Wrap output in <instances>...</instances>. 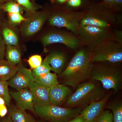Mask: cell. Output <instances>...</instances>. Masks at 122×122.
Here are the masks:
<instances>
[{
	"mask_svg": "<svg viewBox=\"0 0 122 122\" xmlns=\"http://www.w3.org/2000/svg\"><path fill=\"white\" fill-rule=\"evenodd\" d=\"M94 64L89 49L82 46L77 50L60 75L64 80V85L75 89L90 79Z\"/></svg>",
	"mask_w": 122,
	"mask_h": 122,
	"instance_id": "6da1fadb",
	"label": "cell"
},
{
	"mask_svg": "<svg viewBox=\"0 0 122 122\" xmlns=\"http://www.w3.org/2000/svg\"><path fill=\"white\" fill-rule=\"evenodd\" d=\"M81 25H91L103 29H117L122 18L102 2L88 6L79 11Z\"/></svg>",
	"mask_w": 122,
	"mask_h": 122,
	"instance_id": "7a4b0ae2",
	"label": "cell"
},
{
	"mask_svg": "<svg viewBox=\"0 0 122 122\" xmlns=\"http://www.w3.org/2000/svg\"><path fill=\"white\" fill-rule=\"evenodd\" d=\"M76 89L66 99V107L83 108L93 102L101 100L106 95L100 82L91 79L81 83Z\"/></svg>",
	"mask_w": 122,
	"mask_h": 122,
	"instance_id": "3957f363",
	"label": "cell"
},
{
	"mask_svg": "<svg viewBox=\"0 0 122 122\" xmlns=\"http://www.w3.org/2000/svg\"><path fill=\"white\" fill-rule=\"evenodd\" d=\"M94 63L91 79L99 82L104 89L113 90L115 93L122 90L121 63L100 62Z\"/></svg>",
	"mask_w": 122,
	"mask_h": 122,
	"instance_id": "277c9868",
	"label": "cell"
},
{
	"mask_svg": "<svg viewBox=\"0 0 122 122\" xmlns=\"http://www.w3.org/2000/svg\"><path fill=\"white\" fill-rule=\"evenodd\" d=\"M82 46L90 50L108 39L122 38V30L103 29L91 25H80L77 35Z\"/></svg>",
	"mask_w": 122,
	"mask_h": 122,
	"instance_id": "5b68a950",
	"label": "cell"
},
{
	"mask_svg": "<svg viewBox=\"0 0 122 122\" xmlns=\"http://www.w3.org/2000/svg\"><path fill=\"white\" fill-rule=\"evenodd\" d=\"M90 51L92 61L93 63H122V38H115L108 39Z\"/></svg>",
	"mask_w": 122,
	"mask_h": 122,
	"instance_id": "8992f818",
	"label": "cell"
},
{
	"mask_svg": "<svg viewBox=\"0 0 122 122\" xmlns=\"http://www.w3.org/2000/svg\"><path fill=\"white\" fill-rule=\"evenodd\" d=\"M35 114L48 122H67L79 115L83 108H69L49 104L34 106Z\"/></svg>",
	"mask_w": 122,
	"mask_h": 122,
	"instance_id": "52a82bcc",
	"label": "cell"
},
{
	"mask_svg": "<svg viewBox=\"0 0 122 122\" xmlns=\"http://www.w3.org/2000/svg\"><path fill=\"white\" fill-rule=\"evenodd\" d=\"M48 20L51 26L66 29L77 35L81 25L79 11H71L66 8L51 13Z\"/></svg>",
	"mask_w": 122,
	"mask_h": 122,
	"instance_id": "ba28073f",
	"label": "cell"
},
{
	"mask_svg": "<svg viewBox=\"0 0 122 122\" xmlns=\"http://www.w3.org/2000/svg\"><path fill=\"white\" fill-rule=\"evenodd\" d=\"M41 41L45 47L51 44H61L73 50L77 51L83 46L78 36L66 29L50 31L42 37Z\"/></svg>",
	"mask_w": 122,
	"mask_h": 122,
	"instance_id": "9c48e42d",
	"label": "cell"
},
{
	"mask_svg": "<svg viewBox=\"0 0 122 122\" xmlns=\"http://www.w3.org/2000/svg\"><path fill=\"white\" fill-rule=\"evenodd\" d=\"M30 12L21 28L22 33L25 36H30L38 32L48 20L51 13L47 11Z\"/></svg>",
	"mask_w": 122,
	"mask_h": 122,
	"instance_id": "30bf717a",
	"label": "cell"
},
{
	"mask_svg": "<svg viewBox=\"0 0 122 122\" xmlns=\"http://www.w3.org/2000/svg\"><path fill=\"white\" fill-rule=\"evenodd\" d=\"M8 82L10 86L19 91L29 88L34 82V78L31 70L19 65L18 71Z\"/></svg>",
	"mask_w": 122,
	"mask_h": 122,
	"instance_id": "8fae6325",
	"label": "cell"
},
{
	"mask_svg": "<svg viewBox=\"0 0 122 122\" xmlns=\"http://www.w3.org/2000/svg\"><path fill=\"white\" fill-rule=\"evenodd\" d=\"M110 95H106L101 100L93 102L83 107L80 114L86 122H96L104 111V108Z\"/></svg>",
	"mask_w": 122,
	"mask_h": 122,
	"instance_id": "7c38bea8",
	"label": "cell"
},
{
	"mask_svg": "<svg viewBox=\"0 0 122 122\" xmlns=\"http://www.w3.org/2000/svg\"><path fill=\"white\" fill-rule=\"evenodd\" d=\"M10 94L15 100L17 107L23 110L30 111L35 114L33 99L29 90L24 89L10 92Z\"/></svg>",
	"mask_w": 122,
	"mask_h": 122,
	"instance_id": "4fadbf2b",
	"label": "cell"
},
{
	"mask_svg": "<svg viewBox=\"0 0 122 122\" xmlns=\"http://www.w3.org/2000/svg\"><path fill=\"white\" fill-rule=\"evenodd\" d=\"M32 96L34 106H46L50 104L49 92L50 88L44 87L33 82L29 87Z\"/></svg>",
	"mask_w": 122,
	"mask_h": 122,
	"instance_id": "5bb4252c",
	"label": "cell"
},
{
	"mask_svg": "<svg viewBox=\"0 0 122 122\" xmlns=\"http://www.w3.org/2000/svg\"><path fill=\"white\" fill-rule=\"evenodd\" d=\"M71 94V90L66 85L59 84L56 85L50 90V103L60 106Z\"/></svg>",
	"mask_w": 122,
	"mask_h": 122,
	"instance_id": "9a60e30c",
	"label": "cell"
},
{
	"mask_svg": "<svg viewBox=\"0 0 122 122\" xmlns=\"http://www.w3.org/2000/svg\"><path fill=\"white\" fill-rule=\"evenodd\" d=\"M52 71L60 75L65 69L66 62V55L61 51H55L51 53L46 57Z\"/></svg>",
	"mask_w": 122,
	"mask_h": 122,
	"instance_id": "2e32d148",
	"label": "cell"
},
{
	"mask_svg": "<svg viewBox=\"0 0 122 122\" xmlns=\"http://www.w3.org/2000/svg\"><path fill=\"white\" fill-rule=\"evenodd\" d=\"M19 69L4 59L0 60V81H8L13 77Z\"/></svg>",
	"mask_w": 122,
	"mask_h": 122,
	"instance_id": "e0dca14e",
	"label": "cell"
},
{
	"mask_svg": "<svg viewBox=\"0 0 122 122\" xmlns=\"http://www.w3.org/2000/svg\"><path fill=\"white\" fill-rule=\"evenodd\" d=\"M9 114L13 122H35L34 118L25 111L16 106H11Z\"/></svg>",
	"mask_w": 122,
	"mask_h": 122,
	"instance_id": "ac0fdd59",
	"label": "cell"
},
{
	"mask_svg": "<svg viewBox=\"0 0 122 122\" xmlns=\"http://www.w3.org/2000/svg\"><path fill=\"white\" fill-rule=\"evenodd\" d=\"M34 82L49 88H51L59 84L57 74L51 72L35 78Z\"/></svg>",
	"mask_w": 122,
	"mask_h": 122,
	"instance_id": "d6986e66",
	"label": "cell"
},
{
	"mask_svg": "<svg viewBox=\"0 0 122 122\" xmlns=\"http://www.w3.org/2000/svg\"><path fill=\"white\" fill-rule=\"evenodd\" d=\"M5 55L6 56V60L13 65H17L20 62L21 54L17 46L7 45Z\"/></svg>",
	"mask_w": 122,
	"mask_h": 122,
	"instance_id": "ffe728a7",
	"label": "cell"
},
{
	"mask_svg": "<svg viewBox=\"0 0 122 122\" xmlns=\"http://www.w3.org/2000/svg\"><path fill=\"white\" fill-rule=\"evenodd\" d=\"M2 38L6 45L17 46L18 45V39L15 33L8 27H5L2 30Z\"/></svg>",
	"mask_w": 122,
	"mask_h": 122,
	"instance_id": "44dd1931",
	"label": "cell"
},
{
	"mask_svg": "<svg viewBox=\"0 0 122 122\" xmlns=\"http://www.w3.org/2000/svg\"><path fill=\"white\" fill-rule=\"evenodd\" d=\"M107 106V108L112 112L113 122H122V102H114L110 103Z\"/></svg>",
	"mask_w": 122,
	"mask_h": 122,
	"instance_id": "7402d4cb",
	"label": "cell"
},
{
	"mask_svg": "<svg viewBox=\"0 0 122 122\" xmlns=\"http://www.w3.org/2000/svg\"><path fill=\"white\" fill-rule=\"evenodd\" d=\"M0 8L8 13H20L24 12L23 8L17 3L12 1H7L0 6Z\"/></svg>",
	"mask_w": 122,
	"mask_h": 122,
	"instance_id": "603a6c76",
	"label": "cell"
},
{
	"mask_svg": "<svg viewBox=\"0 0 122 122\" xmlns=\"http://www.w3.org/2000/svg\"><path fill=\"white\" fill-rule=\"evenodd\" d=\"M51 71H52V69L45 58L42 61L41 65L33 69L32 73L33 76L35 78L49 73Z\"/></svg>",
	"mask_w": 122,
	"mask_h": 122,
	"instance_id": "cb8c5ba5",
	"label": "cell"
},
{
	"mask_svg": "<svg viewBox=\"0 0 122 122\" xmlns=\"http://www.w3.org/2000/svg\"><path fill=\"white\" fill-rule=\"evenodd\" d=\"M8 81H0V97L4 99L7 106H10L11 96L8 89Z\"/></svg>",
	"mask_w": 122,
	"mask_h": 122,
	"instance_id": "d4e9b609",
	"label": "cell"
},
{
	"mask_svg": "<svg viewBox=\"0 0 122 122\" xmlns=\"http://www.w3.org/2000/svg\"><path fill=\"white\" fill-rule=\"evenodd\" d=\"M102 3L115 13H118L122 10V0H103Z\"/></svg>",
	"mask_w": 122,
	"mask_h": 122,
	"instance_id": "484cf974",
	"label": "cell"
},
{
	"mask_svg": "<svg viewBox=\"0 0 122 122\" xmlns=\"http://www.w3.org/2000/svg\"><path fill=\"white\" fill-rule=\"evenodd\" d=\"M28 62L30 68L34 69L41 65L42 62V58L41 55H35L30 56Z\"/></svg>",
	"mask_w": 122,
	"mask_h": 122,
	"instance_id": "4316f807",
	"label": "cell"
},
{
	"mask_svg": "<svg viewBox=\"0 0 122 122\" xmlns=\"http://www.w3.org/2000/svg\"><path fill=\"white\" fill-rule=\"evenodd\" d=\"M9 19L11 24L18 25L24 22L26 20V18L24 17L20 13H8Z\"/></svg>",
	"mask_w": 122,
	"mask_h": 122,
	"instance_id": "83f0119b",
	"label": "cell"
},
{
	"mask_svg": "<svg viewBox=\"0 0 122 122\" xmlns=\"http://www.w3.org/2000/svg\"><path fill=\"white\" fill-rule=\"evenodd\" d=\"M96 122H113L111 112L109 110L103 111Z\"/></svg>",
	"mask_w": 122,
	"mask_h": 122,
	"instance_id": "f1b7e54d",
	"label": "cell"
},
{
	"mask_svg": "<svg viewBox=\"0 0 122 122\" xmlns=\"http://www.w3.org/2000/svg\"><path fill=\"white\" fill-rule=\"evenodd\" d=\"M18 4L21 7L25 8L26 10L30 12L35 11L36 7L30 2V0H16Z\"/></svg>",
	"mask_w": 122,
	"mask_h": 122,
	"instance_id": "f546056e",
	"label": "cell"
},
{
	"mask_svg": "<svg viewBox=\"0 0 122 122\" xmlns=\"http://www.w3.org/2000/svg\"><path fill=\"white\" fill-rule=\"evenodd\" d=\"M66 3L68 8L67 9L71 10L80 8L83 5V0H67Z\"/></svg>",
	"mask_w": 122,
	"mask_h": 122,
	"instance_id": "4dcf8cb0",
	"label": "cell"
},
{
	"mask_svg": "<svg viewBox=\"0 0 122 122\" xmlns=\"http://www.w3.org/2000/svg\"><path fill=\"white\" fill-rule=\"evenodd\" d=\"M6 46L2 38V33L0 30V60L3 59L5 53Z\"/></svg>",
	"mask_w": 122,
	"mask_h": 122,
	"instance_id": "1f68e13d",
	"label": "cell"
},
{
	"mask_svg": "<svg viewBox=\"0 0 122 122\" xmlns=\"http://www.w3.org/2000/svg\"><path fill=\"white\" fill-rule=\"evenodd\" d=\"M67 122H86L85 118L81 114L73 118Z\"/></svg>",
	"mask_w": 122,
	"mask_h": 122,
	"instance_id": "d6a6232c",
	"label": "cell"
},
{
	"mask_svg": "<svg viewBox=\"0 0 122 122\" xmlns=\"http://www.w3.org/2000/svg\"><path fill=\"white\" fill-rule=\"evenodd\" d=\"M8 112V109L6 105L0 107V117L3 118L7 115Z\"/></svg>",
	"mask_w": 122,
	"mask_h": 122,
	"instance_id": "836d02e7",
	"label": "cell"
},
{
	"mask_svg": "<svg viewBox=\"0 0 122 122\" xmlns=\"http://www.w3.org/2000/svg\"><path fill=\"white\" fill-rule=\"evenodd\" d=\"M0 122H13L11 119L9 114L4 117L3 118L2 120L0 121Z\"/></svg>",
	"mask_w": 122,
	"mask_h": 122,
	"instance_id": "e575fe53",
	"label": "cell"
},
{
	"mask_svg": "<svg viewBox=\"0 0 122 122\" xmlns=\"http://www.w3.org/2000/svg\"><path fill=\"white\" fill-rule=\"evenodd\" d=\"M5 105H6V103L4 99L1 97H0V107H2Z\"/></svg>",
	"mask_w": 122,
	"mask_h": 122,
	"instance_id": "d590c367",
	"label": "cell"
},
{
	"mask_svg": "<svg viewBox=\"0 0 122 122\" xmlns=\"http://www.w3.org/2000/svg\"><path fill=\"white\" fill-rule=\"evenodd\" d=\"M56 0L60 4H63L66 3L67 0Z\"/></svg>",
	"mask_w": 122,
	"mask_h": 122,
	"instance_id": "8d00e7d4",
	"label": "cell"
},
{
	"mask_svg": "<svg viewBox=\"0 0 122 122\" xmlns=\"http://www.w3.org/2000/svg\"><path fill=\"white\" fill-rule=\"evenodd\" d=\"M9 0H0V6Z\"/></svg>",
	"mask_w": 122,
	"mask_h": 122,
	"instance_id": "74e56055",
	"label": "cell"
},
{
	"mask_svg": "<svg viewBox=\"0 0 122 122\" xmlns=\"http://www.w3.org/2000/svg\"><path fill=\"white\" fill-rule=\"evenodd\" d=\"M45 121V120H44ZM46 122V121H45V122L44 121H38V122Z\"/></svg>",
	"mask_w": 122,
	"mask_h": 122,
	"instance_id": "f35d334b",
	"label": "cell"
}]
</instances>
